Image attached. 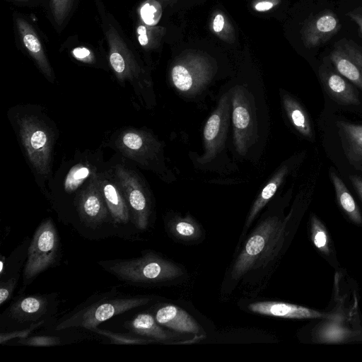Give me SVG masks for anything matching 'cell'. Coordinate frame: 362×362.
Segmentation results:
<instances>
[{"mask_svg":"<svg viewBox=\"0 0 362 362\" xmlns=\"http://www.w3.org/2000/svg\"><path fill=\"white\" fill-rule=\"evenodd\" d=\"M92 331L97 334L107 337L111 343L119 344H146L155 343L157 341L153 339H146L133 334H122L102 329L98 327L93 328Z\"/></svg>","mask_w":362,"mask_h":362,"instance_id":"obj_30","label":"cell"},{"mask_svg":"<svg viewBox=\"0 0 362 362\" xmlns=\"http://www.w3.org/2000/svg\"><path fill=\"white\" fill-rule=\"evenodd\" d=\"M348 15L358 25L361 31L362 32V16L354 13H350Z\"/></svg>","mask_w":362,"mask_h":362,"instance_id":"obj_38","label":"cell"},{"mask_svg":"<svg viewBox=\"0 0 362 362\" xmlns=\"http://www.w3.org/2000/svg\"><path fill=\"white\" fill-rule=\"evenodd\" d=\"M349 180L362 201V177L357 175H349Z\"/></svg>","mask_w":362,"mask_h":362,"instance_id":"obj_35","label":"cell"},{"mask_svg":"<svg viewBox=\"0 0 362 362\" xmlns=\"http://www.w3.org/2000/svg\"><path fill=\"white\" fill-rule=\"evenodd\" d=\"M139 13L142 23L150 26L155 25L162 15L161 6L156 0H146L141 5Z\"/></svg>","mask_w":362,"mask_h":362,"instance_id":"obj_31","label":"cell"},{"mask_svg":"<svg viewBox=\"0 0 362 362\" xmlns=\"http://www.w3.org/2000/svg\"><path fill=\"white\" fill-rule=\"evenodd\" d=\"M110 145L140 168L153 172L165 182L172 180L165 163L163 144L149 131L122 129L113 135Z\"/></svg>","mask_w":362,"mask_h":362,"instance_id":"obj_4","label":"cell"},{"mask_svg":"<svg viewBox=\"0 0 362 362\" xmlns=\"http://www.w3.org/2000/svg\"><path fill=\"white\" fill-rule=\"evenodd\" d=\"M13 20L16 36L23 50L32 58L45 78L53 83L55 80L54 72L35 27L20 13L14 12Z\"/></svg>","mask_w":362,"mask_h":362,"instance_id":"obj_11","label":"cell"},{"mask_svg":"<svg viewBox=\"0 0 362 362\" xmlns=\"http://www.w3.org/2000/svg\"><path fill=\"white\" fill-rule=\"evenodd\" d=\"M329 175L341 209L354 223L362 224V215L346 185L334 170Z\"/></svg>","mask_w":362,"mask_h":362,"instance_id":"obj_26","label":"cell"},{"mask_svg":"<svg viewBox=\"0 0 362 362\" xmlns=\"http://www.w3.org/2000/svg\"><path fill=\"white\" fill-rule=\"evenodd\" d=\"M44 322L43 320L32 324L28 328L11 332L1 333L0 334V344H3L8 341L13 339L15 338L23 339L26 338L30 334H31L35 329L41 326Z\"/></svg>","mask_w":362,"mask_h":362,"instance_id":"obj_33","label":"cell"},{"mask_svg":"<svg viewBox=\"0 0 362 362\" xmlns=\"http://www.w3.org/2000/svg\"><path fill=\"white\" fill-rule=\"evenodd\" d=\"M336 125L346 160L355 169L362 171V124L339 120Z\"/></svg>","mask_w":362,"mask_h":362,"instance_id":"obj_18","label":"cell"},{"mask_svg":"<svg viewBox=\"0 0 362 362\" xmlns=\"http://www.w3.org/2000/svg\"><path fill=\"white\" fill-rule=\"evenodd\" d=\"M3 269H4V261H3V259H1V269H0L1 274L3 273Z\"/></svg>","mask_w":362,"mask_h":362,"instance_id":"obj_40","label":"cell"},{"mask_svg":"<svg viewBox=\"0 0 362 362\" xmlns=\"http://www.w3.org/2000/svg\"><path fill=\"white\" fill-rule=\"evenodd\" d=\"M337 16L328 11L320 13L310 22L305 30L304 40L309 47H316L329 40L340 29Z\"/></svg>","mask_w":362,"mask_h":362,"instance_id":"obj_20","label":"cell"},{"mask_svg":"<svg viewBox=\"0 0 362 362\" xmlns=\"http://www.w3.org/2000/svg\"><path fill=\"white\" fill-rule=\"evenodd\" d=\"M232 106L230 93L223 94L203 130L204 152L198 161L204 164L215 158L224 148Z\"/></svg>","mask_w":362,"mask_h":362,"instance_id":"obj_10","label":"cell"},{"mask_svg":"<svg viewBox=\"0 0 362 362\" xmlns=\"http://www.w3.org/2000/svg\"><path fill=\"white\" fill-rule=\"evenodd\" d=\"M287 219L271 216L260 222L233 265V279L238 280L250 270L266 266L278 255L285 241Z\"/></svg>","mask_w":362,"mask_h":362,"instance_id":"obj_2","label":"cell"},{"mask_svg":"<svg viewBox=\"0 0 362 362\" xmlns=\"http://www.w3.org/2000/svg\"><path fill=\"white\" fill-rule=\"evenodd\" d=\"M16 281V279H10L6 282H1L0 286V304L3 305L12 295Z\"/></svg>","mask_w":362,"mask_h":362,"instance_id":"obj_34","label":"cell"},{"mask_svg":"<svg viewBox=\"0 0 362 362\" xmlns=\"http://www.w3.org/2000/svg\"><path fill=\"white\" fill-rule=\"evenodd\" d=\"M100 24L107 45L110 67L121 84L129 82L136 93L148 103L152 91L147 73L142 66L132 41L114 16L100 0H96Z\"/></svg>","mask_w":362,"mask_h":362,"instance_id":"obj_1","label":"cell"},{"mask_svg":"<svg viewBox=\"0 0 362 362\" xmlns=\"http://www.w3.org/2000/svg\"><path fill=\"white\" fill-rule=\"evenodd\" d=\"M248 309L257 314L288 319H326L336 320L337 314L322 313L302 305L279 301H258L250 303Z\"/></svg>","mask_w":362,"mask_h":362,"instance_id":"obj_14","label":"cell"},{"mask_svg":"<svg viewBox=\"0 0 362 362\" xmlns=\"http://www.w3.org/2000/svg\"><path fill=\"white\" fill-rule=\"evenodd\" d=\"M99 180L103 195L113 221L117 223H128L130 218L129 209L110 168L100 172Z\"/></svg>","mask_w":362,"mask_h":362,"instance_id":"obj_15","label":"cell"},{"mask_svg":"<svg viewBox=\"0 0 362 362\" xmlns=\"http://www.w3.org/2000/svg\"><path fill=\"white\" fill-rule=\"evenodd\" d=\"M319 76L324 89L337 103L342 105L360 104L358 91L338 72L321 67Z\"/></svg>","mask_w":362,"mask_h":362,"instance_id":"obj_17","label":"cell"},{"mask_svg":"<svg viewBox=\"0 0 362 362\" xmlns=\"http://www.w3.org/2000/svg\"><path fill=\"white\" fill-rule=\"evenodd\" d=\"M281 97L284 112L292 127L303 137L313 140L312 122L302 104L286 92L281 93Z\"/></svg>","mask_w":362,"mask_h":362,"instance_id":"obj_22","label":"cell"},{"mask_svg":"<svg viewBox=\"0 0 362 362\" xmlns=\"http://www.w3.org/2000/svg\"><path fill=\"white\" fill-rule=\"evenodd\" d=\"M20 344L33 346H52L59 345L61 339L54 336H34L21 339Z\"/></svg>","mask_w":362,"mask_h":362,"instance_id":"obj_32","label":"cell"},{"mask_svg":"<svg viewBox=\"0 0 362 362\" xmlns=\"http://www.w3.org/2000/svg\"><path fill=\"white\" fill-rule=\"evenodd\" d=\"M337 71L362 90V51L346 41L338 42L329 54Z\"/></svg>","mask_w":362,"mask_h":362,"instance_id":"obj_13","label":"cell"},{"mask_svg":"<svg viewBox=\"0 0 362 362\" xmlns=\"http://www.w3.org/2000/svg\"><path fill=\"white\" fill-rule=\"evenodd\" d=\"M288 173L289 165L284 163L273 174L255 200L246 218L243 233L247 230L259 212L273 197L279 187L284 182Z\"/></svg>","mask_w":362,"mask_h":362,"instance_id":"obj_23","label":"cell"},{"mask_svg":"<svg viewBox=\"0 0 362 362\" xmlns=\"http://www.w3.org/2000/svg\"><path fill=\"white\" fill-rule=\"evenodd\" d=\"M78 0H48L52 22L60 33L72 16Z\"/></svg>","mask_w":362,"mask_h":362,"instance_id":"obj_28","label":"cell"},{"mask_svg":"<svg viewBox=\"0 0 362 362\" xmlns=\"http://www.w3.org/2000/svg\"><path fill=\"white\" fill-rule=\"evenodd\" d=\"M223 25H224L223 17L221 15L218 14L214 20L213 28H214V31L220 32L221 30H222V29L223 28Z\"/></svg>","mask_w":362,"mask_h":362,"instance_id":"obj_36","label":"cell"},{"mask_svg":"<svg viewBox=\"0 0 362 362\" xmlns=\"http://www.w3.org/2000/svg\"><path fill=\"white\" fill-rule=\"evenodd\" d=\"M310 237L315 247L322 253H331L330 242L327 231L319 218L313 215L310 221Z\"/></svg>","mask_w":362,"mask_h":362,"instance_id":"obj_29","label":"cell"},{"mask_svg":"<svg viewBox=\"0 0 362 362\" xmlns=\"http://www.w3.org/2000/svg\"><path fill=\"white\" fill-rule=\"evenodd\" d=\"M273 6V4L269 1H261L255 6L256 10L263 11L270 9Z\"/></svg>","mask_w":362,"mask_h":362,"instance_id":"obj_37","label":"cell"},{"mask_svg":"<svg viewBox=\"0 0 362 362\" xmlns=\"http://www.w3.org/2000/svg\"><path fill=\"white\" fill-rule=\"evenodd\" d=\"M59 236L50 218L44 220L35 232L28 250L24 279L28 281L50 267L59 251Z\"/></svg>","mask_w":362,"mask_h":362,"instance_id":"obj_8","label":"cell"},{"mask_svg":"<svg viewBox=\"0 0 362 362\" xmlns=\"http://www.w3.org/2000/svg\"><path fill=\"white\" fill-rule=\"evenodd\" d=\"M149 301V298L143 296L103 299L71 314L60 322L55 329L83 327L91 330L111 317L144 305Z\"/></svg>","mask_w":362,"mask_h":362,"instance_id":"obj_7","label":"cell"},{"mask_svg":"<svg viewBox=\"0 0 362 362\" xmlns=\"http://www.w3.org/2000/svg\"><path fill=\"white\" fill-rule=\"evenodd\" d=\"M18 136L29 164L43 180L52 172L54 133L45 117L34 112L18 113L15 117Z\"/></svg>","mask_w":362,"mask_h":362,"instance_id":"obj_3","label":"cell"},{"mask_svg":"<svg viewBox=\"0 0 362 362\" xmlns=\"http://www.w3.org/2000/svg\"><path fill=\"white\" fill-rule=\"evenodd\" d=\"M46 298L41 296H28L23 297L10 307V315L20 321L35 320L43 315L47 308Z\"/></svg>","mask_w":362,"mask_h":362,"instance_id":"obj_25","label":"cell"},{"mask_svg":"<svg viewBox=\"0 0 362 362\" xmlns=\"http://www.w3.org/2000/svg\"><path fill=\"white\" fill-rule=\"evenodd\" d=\"M63 51L67 52L76 61L95 68L107 69L110 67L107 53L101 45L96 47L71 36L62 45Z\"/></svg>","mask_w":362,"mask_h":362,"instance_id":"obj_19","label":"cell"},{"mask_svg":"<svg viewBox=\"0 0 362 362\" xmlns=\"http://www.w3.org/2000/svg\"><path fill=\"white\" fill-rule=\"evenodd\" d=\"M100 172L89 180L76 197V205L80 217L88 224L93 226L105 221L110 214L100 186Z\"/></svg>","mask_w":362,"mask_h":362,"instance_id":"obj_12","label":"cell"},{"mask_svg":"<svg viewBox=\"0 0 362 362\" xmlns=\"http://www.w3.org/2000/svg\"><path fill=\"white\" fill-rule=\"evenodd\" d=\"M127 325L128 329L134 334L150 337L157 341L173 340L177 337L175 333L162 328L156 318L148 313L137 315Z\"/></svg>","mask_w":362,"mask_h":362,"instance_id":"obj_24","label":"cell"},{"mask_svg":"<svg viewBox=\"0 0 362 362\" xmlns=\"http://www.w3.org/2000/svg\"><path fill=\"white\" fill-rule=\"evenodd\" d=\"M155 318L160 325L178 332L197 334L201 330L189 314L174 305H164L158 309Z\"/></svg>","mask_w":362,"mask_h":362,"instance_id":"obj_21","label":"cell"},{"mask_svg":"<svg viewBox=\"0 0 362 362\" xmlns=\"http://www.w3.org/2000/svg\"><path fill=\"white\" fill-rule=\"evenodd\" d=\"M229 93L233 145L237 153L245 156L255 141V122L252 95L242 86L235 87Z\"/></svg>","mask_w":362,"mask_h":362,"instance_id":"obj_9","label":"cell"},{"mask_svg":"<svg viewBox=\"0 0 362 362\" xmlns=\"http://www.w3.org/2000/svg\"><path fill=\"white\" fill-rule=\"evenodd\" d=\"M100 264L117 278L134 284H151L181 276L182 269L153 253L129 259H117Z\"/></svg>","mask_w":362,"mask_h":362,"instance_id":"obj_5","label":"cell"},{"mask_svg":"<svg viewBox=\"0 0 362 362\" xmlns=\"http://www.w3.org/2000/svg\"><path fill=\"white\" fill-rule=\"evenodd\" d=\"M12 2L18 3V4H28V2L33 0H8Z\"/></svg>","mask_w":362,"mask_h":362,"instance_id":"obj_39","label":"cell"},{"mask_svg":"<svg viewBox=\"0 0 362 362\" xmlns=\"http://www.w3.org/2000/svg\"><path fill=\"white\" fill-rule=\"evenodd\" d=\"M101 163L97 154L81 156L62 178L61 187L63 193L67 195L76 193L77 195L89 180L101 171L99 170V163Z\"/></svg>","mask_w":362,"mask_h":362,"instance_id":"obj_16","label":"cell"},{"mask_svg":"<svg viewBox=\"0 0 362 362\" xmlns=\"http://www.w3.org/2000/svg\"><path fill=\"white\" fill-rule=\"evenodd\" d=\"M168 227L175 238L182 240H195L202 235L200 226L190 215L173 217L169 221Z\"/></svg>","mask_w":362,"mask_h":362,"instance_id":"obj_27","label":"cell"},{"mask_svg":"<svg viewBox=\"0 0 362 362\" xmlns=\"http://www.w3.org/2000/svg\"><path fill=\"white\" fill-rule=\"evenodd\" d=\"M110 168L125 197L133 223L140 230L146 229L151 212V199L146 182L122 160Z\"/></svg>","mask_w":362,"mask_h":362,"instance_id":"obj_6","label":"cell"}]
</instances>
